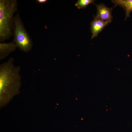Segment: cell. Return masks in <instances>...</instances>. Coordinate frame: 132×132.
<instances>
[{"instance_id": "6da1fadb", "label": "cell", "mask_w": 132, "mask_h": 132, "mask_svg": "<svg viewBox=\"0 0 132 132\" xmlns=\"http://www.w3.org/2000/svg\"><path fill=\"white\" fill-rule=\"evenodd\" d=\"M14 61L11 57L0 65V107L8 104L20 92L22 84L20 67L14 66Z\"/></svg>"}, {"instance_id": "7a4b0ae2", "label": "cell", "mask_w": 132, "mask_h": 132, "mask_svg": "<svg viewBox=\"0 0 132 132\" xmlns=\"http://www.w3.org/2000/svg\"><path fill=\"white\" fill-rule=\"evenodd\" d=\"M16 0H0V42L9 39L13 34V15L17 11Z\"/></svg>"}, {"instance_id": "3957f363", "label": "cell", "mask_w": 132, "mask_h": 132, "mask_svg": "<svg viewBox=\"0 0 132 132\" xmlns=\"http://www.w3.org/2000/svg\"><path fill=\"white\" fill-rule=\"evenodd\" d=\"M13 30V41L17 47L25 53L30 51L33 47V42L18 13L14 16Z\"/></svg>"}, {"instance_id": "277c9868", "label": "cell", "mask_w": 132, "mask_h": 132, "mask_svg": "<svg viewBox=\"0 0 132 132\" xmlns=\"http://www.w3.org/2000/svg\"><path fill=\"white\" fill-rule=\"evenodd\" d=\"M96 6L97 9L96 18L109 23L111 22L113 18L111 15L113 8L108 7L102 3Z\"/></svg>"}, {"instance_id": "5b68a950", "label": "cell", "mask_w": 132, "mask_h": 132, "mask_svg": "<svg viewBox=\"0 0 132 132\" xmlns=\"http://www.w3.org/2000/svg\"><path fill=\"white\" fill-rule=\"evenodd\" d=\"M108 22L103 21L94 17L90 24V29L92 33L91 39L97 36L98 34L108 24Z\"/></svg>"}, {"instance_id": "8992f818", "label": "cell", "mask_w": 132, "mask_h": 132, "mask_svg": "<svg viewBox=\"0 0 132 132\" xmlns=\"http://www.w3.org/2000/svg\"><path fill=\"white\" fill-rule=\"evenodd\" d=\"M17 48L13 41L9 43H0V60L5 58L9 54L14 52Z\"/></svg>"}, {"instance_id": "52a82bcc", "label": "cell", "mask_w": 132, "mask_h": 132, "mask_svg": "<svg viewBox=\"0 0 132 132\" xmlns=\"http://www.w3.org/2000/svg\"><path fill=\"white\" fill-rule=\"evenodd\" d=\"M111 2L114 4V7L119 6L124 9L125 14V20L130 17L132 11V0H113Z\"/></svg>"}, {"instance_id": "ba28073f", "label": "cell", "mask_w": 132, "mask_h": 132, "mask_svg": "<svg viewBox=\"0 0 132 132\" xmlns=\"http://www.w3.org/2000/svg\"><path fill=\"white\" fill-rule=\"evenodd\" d=\"M93 0H79L75 3V6L77 7L78 9L86 8L89 4L93 3L95 4Z\"/></svg>"}, {"instance_id": "9c48e42d", "label": "cell", "mask_w": 132, "mask_h": 132, "mask_svg": "<svg viewBox=\"0 0 132 132\" xmlns=\"http://www.w3.org/2000/svg\"><path fill=\"white\" fill-rule=\"evenodd\" d=\"M47 0H36L37 2L40 4H42L46 2Z\"/></svg>"}]
</instances>
